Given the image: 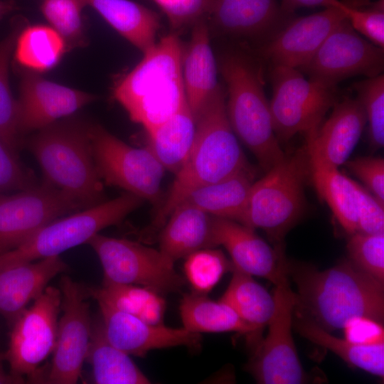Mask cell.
<instances>
[{"mask_svg":"<svg viewBox=\"0 0 384 384\" xmlns=\"http://www.w3.org/2000/svg\"><path fill=\"white\" fill-rule=\"evenodd\" d=\"M287 272L297 288L294 309L297 318L329 332L343 329L355 317L383 324V283L349 260L323 271L287 260Z\"/></svg>","mask_w":384,"mask_h":384,"instance_id":"6da1fadb","label":"cell"},{"mask_svg":"<svg viewBox=\"0 0 384 384\" xmlns=\"http://www.w3.org/2000/svg\"><path fill=\"white\" fill-rule=\"evenodd\" d=\"M254 170L242 153L230 124L220 86L196 119V135L189 156L142 233L149 240L159 232L174 208L193 190L240 171Z\"/></svg>","mask_w":384,"mask_h":384,"instance_id":"7a4b0ae2","label":"cell"},{"mask_svg":"<svg viewBox=\"0 0 384 384\" xmlns=\"http://www.w3.org/2000/svg\"><path fill=\"white\" fill-rule=\"evenodd\" d=\"M183 50L175 34L162 38L116 84L114 97L129 118L148 133L187 102L182 74Z\"/></svg>","mask_w":384,"mask_h":384,"instance_id":"3957f363","label":"cell"},{"mask_svg":"<svg viewBox=\"0 0 384 384\" xmlns=\"http://www.w3.org/2000/svg\"><path fill=\"white\" fill-rule=\"evenodd\" d=\"M90 124L59 120L38 130L28 148L39 163L43 180L85 209L105 201L103 182L95 164Z\"/></svg>","mask_w":384,"mask_h":384,"instance_id":"277c9868","label":"cell"},{"mask_svg":"<svg viewBox=\"0 0 384 384\" xmlns=\"http://www.w3.org/2000/svg\"><path fill=\"white\" fill-rule=\"evenodd\" d=\"M220 70L227 85L232 129L267 171L286 154L274 131L261 68L245 55L233 53L223 58Z\"/></svg>","mask_w":384,"mask_h":384,"instance_id":"5b68a950","label":"cell"},{"mask_svg":"<svg viewBox=\"0 0 384 384\" xmlns=\"http://www.w3.org/2000/svg\"><path fill=\"white\" fill-rule=\"evenodd\" d=\"M310 175L305 145L284 157L253 182L239 223L262 229L275 247H284L285 235L301 218L304 185Z\"/></svg>","mask_w":384,"mask_h":384,"instance_id":"8992f818","label":"cell"},{"mask_svg":"<svg viewBox=\"0 0 384 384\" xmlns=\"http://www.w3.org/2000/svg\"><path fill=\"white\" fill-rule=\"evenodd\" d=\"M129 192L50 222L18 247L0 255V269L60 254L118 225L144 203Z\"/></svg>","mask_w":384,"mask_h":384,"instance_id":"52a82bcc","label":"cell"},{"mask_svg":"<svg viewBox=\"0 0 384 384\" xmlns=\"http://www.w3.org/2000/svg\"><path fill=\"white\" fill-rule=\"evenodd\" d=\"M270 78V107L279 142H287L299 133L307 135L316 131L337 102L336 85L306 80L297 68L272 66Z\"/></svg>","mask_w":384,"mask_h":384,"instance_id":"ba28073f","label":"cell"},{"mask_svg":"<svg viewBox=\"0 0 384 384\" xmlns=\"http://www.w3.org/2000/svg\"><path fill=\"white\" fill-rule=\"evenodd\" d=\"M92 156L102 182L161 205L164 168L147 148L128 145L97 124H90Z\"/></svg>","mask_w":384,"mask_h":384,"instance_id":"9c48e42d","label":"cell"},{"mask_svg":"<svg viewBox=\"0 0 384 384\" xmlns=\"http://www.w3.org/2000/svg\"><path fill=\"white\" fill-rule=\"evenodd\" d=\"M89 244L103 269V284L144 287L161 294L179 290L185 283L174 270V263L159 250L124 238L100 233Z\"/></svg>","mask_w":384,"mask_h":384,"instance_id":"30bf717a","label":"cell"},{"mask_svg":"<svg viewBox=\"0 0 384 384\" xmlns=\"http://www.w3.org/2000/svg\"><path fill=\"white\" fill-rule=\"evenodd\" d=\"M274 309L265 338L252 348L247 370L258 383L299 384L306 381L292 334L295 292L289 277L275 285Z\"/></svg>","mask_w":384,"mask_h":384,"instance_id":"8fae6325","label":"cell"},{"mask_svg":"<svg viewBox=\"0 0 384 384\" xmlns=\"http://www.w3.org/2000/svg\"><path fill=\"white\" fill-rule=\"evenodd\" d=\"M61 301L60 289L48 286L13 322L9 348L4 356L12 375L37 380L40 365L53 353L55 346Z\"/></svg>","mask_w":384,"mask_h":384,"instance_id":"7c38bea8","label":"cell"},{"mask_svg":"<svg viewBox=\"0 0 384 384\" xmlns=\"http://www.w3.org/2000/svg\"><path fill=\"white\" fill-rule=\"evenodd\" d=\"M62 315L58 320L55 346L51 363L44 380L51 384H75L81 377L86 361L92 321L87 301V289L68 276H63Z\"/></svg>","mask_w":384,"mask_h":384,"instance_id":"4fadbf2b","label":"cell"},{"mask_svg":"<svg viewBox=\"0 0 384 384\" xmlns=\"http://www.w3.org/2000/svg\"><path fill=\"white\" fill-rule=\"evenodd\" d=\"M82 210L46 181L0 196V255L11 250L60 217Z\"/></svg>","mask_w":384,"mask_h":384,"instance_id":"5bb4252c","label":"cell"},{"mask_svg":"<svg viewBox=\"0 0 384 384\" xmlns=\"http://www.w3.org/2000/svg\"><path fill=\"white\" fill-rule=\"evenodd\" d=\"M383 68L384 48L362 38L346 18L298 70L305 71L310 78L337 85L357 75L375 77Z\"/></svg>","mask_w":384,"mask_h":384,"instance_id":"9a60e30c","label":"cell"},{"mask_svg":"<svg viewBox=\"0 0 384 384\" xmlns=\"http://www.w3.org/2000/svg\"><path fill=\"white\" fill-rule=\"evenodd\" d=\"M370 0H341L321 11L292 18L260 49L272 66L299 69L306 65L329 34L347 18L351 6H363Z\"/></svg>","mask_w":384,"mask_h":384,"instance_id":"2e32d148","label":"cell"},{"mask_svg":"<svg viewBox=\"0 0 384 384\" xmlns=\"http://www.w3.org/2000/svg\"><path fill=\"white\" fill-rule=\"evenodd\" d=\"M19 71L17 102L23 134L70 117L96 100L94 95L50 81L38 73L26 69Z\"/></svg>","mask_w":384,"mask_h":384,"instance_id":"e0dca14e","label":"cell"},{"mask_svg":"<svg viewBox=\"0 0 384 384\" xmlns=\"http://www.w3.org/2000/svg\"><path fill=\"white\" fill-rule=\"evenodd\" d=\"M97 302L107 339L129 356L144 357L154 349L182 346L198 348L200 346L201 334L183 327L174 329L149 324L104 302Z\"/></svg>","mask_w":384,"mask_h":384,"instance_id":"ac0fdd59","label":"cell"},{"mask_svg":"<svg viewBox=\"0 0 384 384\" xmlns=\"http://www.w3.org/2000/svg\"><path fill=\"white\" fill-rule=\"evenodd\" d=\"M215 245L228 252L233 267L263 277L274 285L287 275L284 247H271L255 229L235 220L213 216Z\"/></svg>","mask_w":384,"mask_h":384,"instance_id":"d6986e66","label":"cell"},{"mask_svg":"<svg viewBox=\"0 0 384 384\" xmlns=\"http://www.w3.org/2000/svg\"><path fill=\"white\" fill-rule=\"evenodd\" d=\"M206 18L223 34L267 42L293 15L284 11L276 0H210Z\"/></svg>","mask_w":384,"mask_h":384,"instance_id":"ffe728a7","label":"cell"},{"mask_svg":"<svg viewBox=\"0 0 384 384\" xmlns=\"http://www.w3.org/2000/svg\"><path fill=\"white\" fill-rule=\"evenodd\" d=\"M330 117L306 135L309 152L336 168L345 164L358 142L366 124L363 107L357 98L337 101Z\"/></svg>","mask_w":384,"mask_h":384,"instance_id":"44dd1931","label":"cell"},{"mask_svg":"<svg viewBox=\"0 0 384 384\" xmlns=\"http://www.w3.org/2000/svg\"><path fill=\"white\" fill-rule=\"evenodd\" d=\"M67 270L60 256L0 269V314L13 324L28 303L43 292L50 281Z\"/></svg>","mask_w":384,"mask_h":384,"instance_id":"7402d4cb","label":"cell"},{"mask_svg":"<svg viewBox=\"0 0 384 384\" xmlns=\"http://www.w3.org/2000/svg\"><path fill=\"white\" fill-rule=\"evenodd\" d=\"M192 26L191 38L183 53L182 74L186 101L196 120L220 85L206 19Z\"/></svg>","mask_w":384,"mask_h":384,"instance_id":"603a6c76","label":"cell"},{"mask_svg":"<svg viewBox=\"0 0 384 384\" xmlns=\"http://www.w3.org/2000/svg\"><path fill=\"white\" fill-rule=\"evenodd\" d=\"M159 233V250L173 263L195 251L215 246L213 215L186 203L174 208Z\"/></svg>","mask_w":384,"mask_h":384,"instance_id":"cb8c5ba5","label":"cell"},{"mask_svg":"<svg viewBox=\"0 0 384 384\" xmlns=\"http://www.w3.org/2000/svg\"><path fill=\"white\" fill-rule=\"evenodd\" d=\"M308 154L310 175L319 198L326 202L348 235L357 233L361 185L342 174L338 168L314 154L308 151Z\"/></svg>","mask_w":384,"mask_h":384,"instance_id":"d4e9b609","label":"cell"},{"mask_svg":"<svg viewBox=\"0 0 384 384\" xmlns=\"http://www.w3.org/2000/svg\"><path fill=\"white\" fill-rule=\"evenodd\" d=\"M179 310L183 327L190 331L198 334L235 331L246 335L247 342L252 348L261 339L230 306L220 299H210L207 294L195 292L184 294Z\"/></svg>","mask_w":384,"mask_h":384,"instance_id":"484cf974","label":"cell"},{"mask_svg":"<svg viewBox=\"0 0 384 384\" xmlns=\"http://www.w3.org/2000/svg\"><path fill=\"white\" fill-rule=\"evenodd\" d=\"M121 36L143 53L152 48L159 18L151 9L131 0H85Z\"/></svg>","mask_w":384,"mask_h":384,"instance_id":"4316f807","label":"cell"},{"mask_svg":"<svg viewBox=\"0 0 384 384\" xmlns=\"http://www.w3.org/2000/svg\"><path fill=\"white\" fill-rule=\"evenodd\" d=\"M196 130V120L186 102L178 112L147 133L146 147L165 170L176 174L189 156Z\"/></svg>","mask_w":384,"mask_h":384,"instance_id":"83f0119b","label":"cell"},{"mask_svg":"<svg viewBox=\"0 0 384 384\" xmlns=\"http://www.w3.org/2000/svg\"><path fill=\"white\" fill-rule=\"evenodd\" d=\"M255 174V170L243 171L199 187L188 193L181 203L192 205L213 216L239 222Z\"/></svg>","mask_w":384,"mask_h":384,"instance_id":"f1b7e54d","label":"cell"},{"mask_svg":"<svg viewBox=\"0 0 384 384\" xmlns=\"http://www.w3.org/2000/svg\"><path fill=\"white\" fill-rule=\"evenodd\" d=\"M97 384H148L149 378L129 356L114 347L107 339L101 320L92 322L86 358Z\"/></svg>","mask_w":384,"mask_h":384,"instance_id":"f546056e","label":"cell"},{"mask_svg":"<svg viewBox=\"0 0 384 384\" xmlns=\"http://www.w3.org/2000/svg\"><path fill=\"white\" fill-rule=\"evenodd\" d=\"M232 272L230 282L220 299L230 306L262 338V332L274 312L273 294L255 281L252 275L234 267Z\"/></svg>","mask_w":384,"mask_h":384,"instance_id":"4dcf8cb0","label":"cell"},{"mask_svg":"<svg viewBox=\"0 0 384 384\" xmlns=\"http://www.w3.org/2000/svg\"><path fill=\"white\" fill-rule=\"evenodd\" d=\"M67 50L63 38L51 26L25 25L17 36L13 54L18 65L38 73L53 68Z\"/></svg>","mask_w":384,"mask_h":384,"instance_id":"1f68e13d","label":"cell"},{"mask_svg":"<svg viewBox=\"0 0 384 384\" xmlns=\"http://www.w3.org/2000/svg\"><path fill=\"white\" fill-rule=\"evenodd\" d=\"M89 297L146 323L163 324L166 302L161 294L149 288L131 284H102L88 288Z\"/></svg>","mask_w":384,"mask_h":384,"instance_id":"d6a6232c","label":"cell"},{"mask_svg":"<svg viewBox=\"0 0 384 384\" xmlns=\"http://www.w3.org/2000/svg\"><path fill=\"white\" fill-rule=\"evenodd\" d=\"M298 333L311 342L330 350L349 365L383 378L384 343L360 345L336 337L307 320L297 318L294 323Z\"/></svg>","mask_w":384,"mask_h":384,"instance_id":"836d02e7","label":"cell"},{"mask_svg":"<svg viewBox=\"0 0 384 384\" xmlns=\"http://www.w3.org/2000/svg\"><path fill=\"white\" fill-rule=\"evenodd\" d=\"M24 26L21 22L14 23L0 41V139L16 152L23 134L19 126L17 100L9 85V68L17 36Z\"/></svg>","mask_w":384,"mask_h":384,"instance_id":"e575fe53","label":"cell"},{"mask_svg":"<svg viewBox=\"0 0 384 384\" xmlns=\"http://www.w3.org/2000/svg\"><path fill=\"white\" fill-rule=\"evenodd\" d=\"M86 6L85 0H43L41 4L43 16L63 38L68 50L87 43L82 16Z\"/></svg>","mask_w":384,"mask_h":384,"instance_id":"d590c367","label":"cell"},{"mask_svg":"<svg viewBox=\"0 0 384 384\" xmlns=\"http://www.w3.org/2000/svg\"><path fill=\"white\" fill-rule=\"evenodd\" d=\"M233 265L220 250L207 247L185 257L183 270L193 292L207 294Z\"/></svg>","mask_w":384,"mask_h":384,"instance_id":"8d00e7d4","label":"cell"},{"mask_svg":"<svg viewBox=\"0 0 384 384\" xmlns=\"http://www.w3.org/2000/svg\"><path fill=\"white\" fill-rule=\"evenodd\" d=\"M352 87L365 112L371 146L381 148L384 144V76L368 78Z\"/></svg>","mask_w":384,"mask_h":384,"instance_id":"74e56055","label":"cell"},{"mask_svg":"<svg viewBox=\"0 0 384 384\" xmlns=\"http://www.w3.org/2000/svg\"><path fill=\"white\" fill-rule=\"evenodd\" d=\"M347 250L356 267L384 282V233H355L350 235Z\"/></svg>","mask_w":384,"mask_h":384,"instance_id":"f35d334b","label":"cell"},{"mask_svg":"<svg viewBox=\"0 0 384 384\" xmlns=\"http://www.w3.org/2000/svg\"><path fill=\"white\" fill-rule=\"evenodd\" d=\"M346 18L358 33L375 46L384 48V0L349 7Z\"/></svg>","mask_w":384,"mask_h":384,"instance_id":"ab89813d","label":"cell"},{"mask_svg":"<svg viewBox=\"0 0 384 384\" xmlns=\"http://www.w3.org/2000/svg\"><path fill=\"white\" fill-rule=\"evenodd\" d=\"M38 183L34 174L21 162L18 152L0 139V196Z\"/></svg>","mask_w":384,"mask_h":384,"instance_id":"60d3db41","label":"cell"},{"mask_svg":"<svg viewBox=\"0 0 384 384\" xmlns=\"http://www.w3.org/2000/svg\"><path fill=\"white\" fill-rule=\"evenodd\" d=\"M167 16L171 26L181 29L206 18L210 0H152Z\"/></svg>","mask_w":384,"mask_h":384,"instance_id":"b9f144b4","label":"cell"},{"mask_svg":"<svg viewBox=\"0 0 384 384\" xmlns=\"http://www.w3.org/2000/svg\"><path fill=\"white\" fill-rule=\"evenodd\" d=\"M348 169L357 176L367 189L384 203V159L380 157H358L347 160Z\"/></svg>","mask_w":384,"mask_h":384,"instance_id":"7bdbcfd3","label":"cell"},{"mask_svg":"<svg viewBox=\"0 0 384 384\" xmlns=\"http://www.w3.org/2000/svg\"><path fill=\"white\" fill-rule=\"evenodd\" d=\"M384 203L361 186L358 231L367 234L384 233Z\"/></svg>","mask_w":384,"mask_h":384,"instance_id":"ee69618b","label":"cell"},{"mask_svg":"<svg viewBox=\"0 0 384 384\" xmlns=\"http://www.w3.org/2000/svg\"><path fill=\"white\" fill-rule=\"evenodd\" d=\"M346 340L360 345L384 343L383 324L367 317H355L343 327Z\"/></svg>","mask_w":384,"mask_h":384,"instance_id":"f6af8a7d","label":"cell"},{"mask_svg":"<svg viewBox=\"0 0 384 384\" xmlns=\"http://www.w3.org/2000/svg\"><path fill=\"white\" fill-rule=\"evenodd\" d=\"M341 0H281L280 6L287 13L293 15L294 11L303 7L323 6L324 8L336 6Z\"/></svg>","mask_w":384,"mask_h":384,"instance_id":"bcb514c9","label":"cell"},{"mask_svg":"<svg viewBox=\"0 0 384 384\" xmlns=\"http://www.w3.org/2000/svg\"><path fill=\"white\" fill-rule=\"evenodd\" d=\"M3 359V356L0 354V384L24 383L25 380L23 378L15 376L11 373L9 374L6 373L2 364Z\"/></svg>","mask_w":384,"mask_h":384,"instance_id":"7dc6e473","label":"cell"},{"mask_svg":"<svg viewBox=\"0 0 384 384\" xmlns=\"http://www.w3.org/2000/svg\"><path fill=\"white\" fill-rule=\"evenodd\" d=\"M16 9L14 0H0V19Z\"/></svg>","mask_w":384,"mask_h":384,"instance_id":"c3c4849f","label":"cell"}]
</instances>
